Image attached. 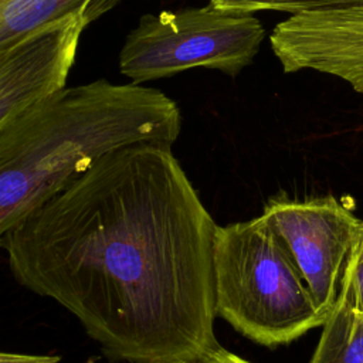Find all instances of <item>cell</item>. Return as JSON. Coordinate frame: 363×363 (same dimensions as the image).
Returning a JSON list of instances; mask_svg holds the SVG:
<instances>
[{
    "label": "cell",
    "instance_id": "6da1fadb",
    "mask_svg": "<svg viewBox=\"0 0 363 363\" xmlns=\"http://www.w3.org/2000/svg\"><path fill=\"white\" fill-rule=\"evenodd\" d=\"M217 224L172 150L113 149L0 240L14 279L69 311L112 362L217 350Z\"/></svg>",
    "mask_w": 363,
    "mask_h": 363
},
{
    "label": "cell",
    "instance_id": "7a4b0ae2",
    "mask_svg": "<svg viewBox=\"0 0 363 363\" xmlns=\"http://www.w3.org/2000/svg\"><path fill=\"white\" fill-rule=\"evenodd\" d=\"M177 102L163 91L95 79L61 86L0 126V240L105 153L174 145Z\"/></svg>",
    "mask_w": 363,
    "mask_h": 363
},
{
    "label": "cell",
    "instance_id": "3957f363",
    "mask_svg": "<svg viewBox=\"0 0 363 363\" xmlns=\"http://www.w3.org/2000/svg\"><path fill=\"white\" fill-rule=\"evenodd\" d=\"M214 277L217 316L255 343H291L326 319L261 216L217 227Z\"/></svg>",
    "mask_w": 363,
    "mask_h": 363
},
{
    "label": "cell",
    "instance_id": "277c9868",
    "mask_svg": "<svg viewBox=\"0 0 363 363\" xmlns=\"http://www.w3.org/2000/svg\"><path fill=\"white\" fill-rule=\"evenodd\" d=\"M265 37L251 13L204 7L163 10L139 18L119 51V71L132 84L169 78L193 68L237 75Z\"/></svg>",
    "mask_w": 363,
    "mask_h": 363
},
{
    "label": "cell",
    "instance_id": "5b68a950",
    "mask_svg": "<svg viewBox=\"0 0 363 363\" xmlns=\"http://www.w3.org/2000/svg\"><path fill=\"white\" fill-rule=\"evenodd\" d=\"M261 217L278 237L316 308L326 318L336 303L363 220L333 196L305 201L275 200Z\"/></svg>",
    "mask_w": 363,
    "mask_h": 363
},
{
    "label": "cell",
    "instance_id": "8992f818",
    "mask_svg": "<svg viewBox=\"0 0 363 363\" xmlns=\"http://www.w3.org/2000/svg\"><path fill=\"white\" fill-rule=\"evenodd\" d=\"M269 43L285 72H323L363 94V4L292 14Z\"/></svg>",
    "mask_w": 363,
    "mask_h": 363
},
{
    "label": "cell",
    "instance_id": "52a82bcc",
    "mask_svg": "<svg viewBox=\"0 0 363 363\" xmlns=\"http://www.w3.org/2000/svg\"><path fill=\"white\" fill-rule=\"evenodd\" d=\"M119 0H0V50L37 28L74 13L91 21Z\"/></svg>",
    "mask_w": 363,
    "mask_h": 363
},
{
    "label": "cell",
    "instance_id": "ba28073f",
    "mask_svg": "<svg viewBox=\"0 0 363 363\" xmlns=\"http://www.w3.org/2000/svg\"><path fill=\"white\" fill-rule=\"evenodd\" d=\"M309 363H363V313L337 296Z\"/></svg>",
    "mask_w": 363,
    "mask_h": 363
},
{
    "label": "cell",
    "instance_id": "9c48e42d",
    "mask_svg": "<svg viewBox=\"0 0 363 363\" xmlns=\"http://www.w3.org/2000/svg\"><path fill=\"white\" fill-rule=\"evenodd\" d=\"M210 6L221 10L255 13V11H285L292 14L363 4V0H210Z\"/></svg>",
    "mask_w": 363,
    "mask_h": 363
},
{
    "label": "cell",
    "instance_id": "30bf717a",
    "mask_svg": "<svg viewBox=\"0 0 363 363\" xmlns=\"http://www.w3.org/2000/svg\"><path fill=\"white\" fill-rule=\"evenodd\" d=\"M337 296L350 308L363 313V259L346 265Z\"/></svg>",
    "mask_w": 363,
    "mask_h": 363
},
{
    "label": "cell",
    "instance_id": "8fae6325",
    "mask_svg": "<svg viewBox=\"0 0 363 363\" xmlns=\"http://www.w3.org/2000/svg\"><path fill=\"white\" fill-rule=\"evenodd\" d=\"M0 363H61L58 354H28L0 350Z\"/></svg>",
    "mask_w": 363,
    "mask_h": 363
},
{
    "label": "cell",
    "instance_id": "7c38bea8",
    "mask_svg": "<svg viewBox=\"0 0 363 363\" xmlns=\"http://www.w3.org/2000/svg\"><path fill=\"white\" fill-rule=\"evenodd\" d=\"M184 363H250L247 360H244L242 357L225 350L223 346H220L217 350L208 353L207 356L201 357V359H196V360H190V362H184Z\"/></svg>",
    "mask_w": 363,
    "mask_h": 363
},
{
    "label": "cell",
    "instance_id": "4fadbf2b",
    "mask_svg": "<svg viewBox=\"0 0 363 363\" xmlns=\"http://www.w3.org/2000/svg\"><path fill=\"white\" fill-rule=\"evenodd\" d=\"M360 259H363V230H362V234H360L357 242L354 244V247H353V250H352V252H350V255H349V259H347V264H346V265H349V264H356V262H359Z\"/></svg>",
    "mask_w": 363,
    "mask_h": 363
}]
</instances>
